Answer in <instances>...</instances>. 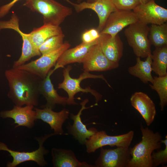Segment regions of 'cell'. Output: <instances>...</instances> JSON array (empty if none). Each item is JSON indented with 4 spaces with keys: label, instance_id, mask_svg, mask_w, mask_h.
<instances>
[{
    "label": "cell",
    "instance_id": "obj_5",
    "mask_svg": "<svg viewBox=\"0 0 167 167\" xmlns=\"http://www.w3.org/2000/svg\"><path fill=\"white\" fill-rule=\"evenodd\" d=\"M128 26L124 33L128 45L137 57L146 58L152 54L148 38L150 27L138 21Z\"/></svg>",
    "mask_w": 167,
    "mask_h": 167
},
{
    "label": "cell",
    "instance_id": "obj_2",
    "mask_svg": "<svg viewBox=\"0 0 167 167\" xmlns=\"http://www.w3.org/2000/svg\"><path fill=\"white\" fill-rule=\"evenodd\" d=\"M142 140L133 148H130L131 158L127 167H152V154L161 147L162 136L148 127L140 125Z\"/></svg>",
    "mask_w": 167,
    "mask_h": 167
},
{
    "label": "cell",
    "instance_id": "obj_25",
    "mask_svg": "<svg viewBox=\"0 0 167 167\" xmlns=\"http://www.w3.org/2000/svg\"><path fill=\"white\" fill-rule=\"evenodd\" d=\"M152 54V71L159 76L167 75V45L156 48Z\"/></svg>",
    "mask_w": 167,
    "mask_h": 167
},
{
    "label": "cell",
    "instance_id": "obj_29",
    "mask_svg": "<svg viewBox=\"0 0 167 167\" xmlns=\"http://www.w3.org/2000/svg\"><path fill=\"white\" fill-rule=\"evenodd\" d=\"M165 139L161 140V143H163L165 145L164 149L157 150L156 152L154 151L152 153V167H156L160 165H162L167 163V136H165Z\"/></svg>",
    "mask_w": 167,
    "mask_h": 167
},
{
    "label": "cell",
    "instance_id": "obj_19",
    "mask_svg": "<svg viewBox=\"0 0 167 167\" xmlns=\"http://www.w3.org/2000/svg\"><path fill=\"white\" fill-rule=\"evenodd\" d=\"M98 42L99 39L89 43L82 42L73 48L67 49L58 58L54 69L56 71L60 68H63L65 66L70 63H82L85 56L92 47Z\"/></svg>",
    "mask_w": 167,
    "mask_h": 167
},
{
    "label": "cell",
    "instance_id": "obj_24",
    "mask_svg": "<svg viewBox=\"0 0 167 167\" xmlns=\"http://www.w3.org/2000/svg\"><path fill=\"white\" fill-rule=\"evenodd\" d=\"M143 61L140 57H137L136 64L129 67L128 71L130 74L138 78L144 84H147L148 82L152 83L153 80L152 75V54L149 55Z\"/></svg>",
    "mask_w": 167,
    "mask_h": 167
},
{
    "label": "cell",
    "instance_id": "obj_10",
    "mask_svg": "<svg viewBox=\"0 0 167 167\" xmlns=\"http://www.w3.org/2000/svg\"><path fill=\"white\" fill-rule=\"evenodd\" d=\"M133 11L138 21L145 25L161 24L167 21V9L156 4L154 0L140 3Z\"/></svg>",
    "mask_w": 167,
    "mask_h": 167
},
{
    "label": "cell",
    "instance_id": "obj_6",
    "mask_svg": "<svg viewBox=\"0 0 167 167\" xmlns=\"http://www.w3.org/2000/svg\"><path fill=\"white\" fill-rule=\"evenodd\" d=\"M56 135L54 133L45 134L44 136L36 138L38 142L39 147L37 149L31 152H20L13 150L9 148L4 143L0 142V151L8 152L10 155L13 158L11 162H9L7 164L8 167H15L23 162L32 161L36 162L38 165L43 167L47 165L44 159V156L47 154L49 151L43 146L45 141L50 136Z\"/></svg>",
    "mask_w": 167,
    "mask_h": 167
},
{
    "label": "cell",
    "instance_id": "obj_8",
    "mask_svg": "<svg viewBox=\"0 0 167 167\" xmlns=\"http://www.w3.org/2000/svg\"><path fill=\"white\" fill-rule=\"evenodd\" d=\"M70 46L68 42H65L58 49L42 54L38 58L15 68L27 71L43 79L55 66L62 53Z\"/></svg>",
    "mask_w": 167,
    "mask_h": 167
},
{
    "label": "cell",
    "instance_id": "obj_16",
    "mask_svg": "<svg viewBox=\"0 0 167 167\" xmlns=\"http://www.w3.org/2000/svg\"><path fill=\"white\" fill-rule=\"evenodd\" d=\"M34 106L26 105L24 107L15 105L12 109L3 111L0 113V116L3 118H10L14 120V124H17L15 127L19 126L32 128L36 119V112L33 110Z\"/></svg>",
    "mask_w": 167,
    "mask_h": 167
},
{
    "label": "cell",
    "instance_id": "obj_12",
    "mask_svg": "<svg viewBox=\"0 0 167 167\" xmlns=\"http://www.w3.org/2000/svg\"><path fill=\"white\" fill-rule=\"evenodd\" d=\"M84 71H103L118 68L119 63L113 62L105 56L99 43L93 45L84 57L82 63Z\"/></svg>",
    "mask_w": 167,
    "mask_h": 167
},
{
    "label": "cell",
    "instance_id": "obj_20",
    "mask_svg": "<svg viewBox=\"0 0 167 167\" xmlns=\"http://www.w3.org/2000/svg\"><path fill=\"white\" fill-rule=\"evenodd\" d=\"M98 43L105 56L109 60L119 63L123 51V43L119 36L114 37L106 34H100Z\"/></svg>",
    "mask_w": 167,
    "mask_h": 167
},
{
    "label": "cell",
    "instance_id": "obj_9",
    "mask_svg": "<svg viewBox=\"0 0 167 167\" xmlns=\"http://www.w3.org/2000/svg\"><path fill=\"white\" fill-rule=\"evenodd\" d=\"M19 19L16 14L13 13L8 20H0V31L4 29H11L17 32L20 36L23 41L22 53L19 58L14 62L12 67L16 68L22 65L32 57L41 56L39 49L35 47L30 40L28 33L23 32L20 29Z\"/></svg>",
    "mask_w": 167,
    "mask_h": 167
},
{
    "label": "cell",
    "instance_id": "obj_35",
    "mask_svg": "<svg viewBox=\"0 0 167 167\" xmlns=\"http://www.w3.org/2000/svg\"><path fill=\"white\" fill-rule=\"evenodd\" d=\"M65 1H66L67 2H68L69 3V2L70 1V0H65Z\"/></svg>",
    "mask_w": 167,
    "mask_h": 167
},
{
    "label": "cell",
    "instance_id": "obj_23",
    "mask_svg": "<svg viewBox=\"0 0 167 167\" xmlns=\"http://www.w3.org/2000/svg\"><path fill=\"white\" fill-rule=\"evenodd\" d=\"M62 33L60 26L44 24L40 27L34 28L28 34L32 44L39 49V47L48 39Z\"/></svg>",
    "mask_w": 167,
    "mask_h": 167
},
{
    "label": "cell",
    "instance_id": "obj_27",
    "mask_svg": "<svg viewBox=\"0 0 167 167\" xmlns=\"http://www.w3.org/2000/svg\"><path fill=\"white\" fill-rule=\"evenodd\" d=\"M152 84H149L151 89L156 91L159 97V105L161 111L167 105V75L164 76H154Z\"/></svg>",
    "mask_w": 167,
    "mask_h": 167
},
{
    "label": "cell",
    "instance_id": "obj_28",
    "mask_svg": "<svg viewBox=\"0 0 167 167\" xmlns=\"http://www.w3.org/2000/svg\"><path fill=\"white\" fill-rule=\"evenodd\" d=\"M65 35L61 34L53 36L46 40L39 48L41 55L55 50L60 47L64 43Z\"/></svg>",
    "mask_w": 167,
    "mask_h": 167
},
{
    "label": "cell",
    "instance_id": "obj_34",
    "mask_svg": "<svg viewBox=\"0 0 167 167\" xmlns=\"http://www.w3.org/2000/svg\"><path fill=\"white\" fill-rule=\"evenodd\" d=\"M150 0H140L141 3H146Z\"/></svg>",
    "mask_w": 167,
    "mask_h": 167
},
{
    "label": "cell",
    "instance_id": "obj_30",
    "mask_svg": "<svg viewBox=\"0 0 167 167\" xmlns=\"http://www.w3.org/2000/svg\"><path fill=\"white\" fill-rule=\"evenodd\" d=\"M117 10H131L141 3L140 0H111Z\"/></svg>",
    "mask_w": 167,
    "mask_h": 167
},
{
    "label": "cell",
    "instance_id": "obj_7",
    "mask_svg": "<svg viewBox=\"0 0 167 167\" xmlns=\"http://www.w3.org/2000/svg\"><path fill=\"white\" fill-rule=\"evenodd\" d=\"M134 132L131 131L128 133L118 135H108L103 131H97L86 140L85 144L88 153L94 152L98 148L106 146L111 147H129L133 139Z\"/></svg>",
    "mask_w": 167,
    "mask_h": 167
},
{
    "label": "cell",
    "instance_id": "obj_17",
    "mask_svg": "<svg viewBox=\"0 0 167 167\" xmlns=\"http://www.w3.org/2000/svg\"><path fill=\"white\" fill-rule=\"evenodd\" d=\"M131 104L142 116L149 126L153 122L156 113L155 104L146 93L139 92L132 94L130 99Z\"/></svg>",
    "mask_w": 167,
    "mask_h": 167
},
{
    "label": "cell",
    "instance_id": "obj_33",
    "mask_svg": "<svg viewBox=\"0 0 167 167\" xmlns=\"http://www.w3.org/2000/svg\"><path fill=\"white\" fill-rule=\"evenodd\" d=\"M84 0H77V2L78 3H79L82 2ZM86 2H89V3H92L96 2L98 0H86Z\"/></svg>",
    "mask_w": 167,
    "mask_h": 167
},
{
    "label": "cell",
    "instance_id": "obj_26",
    "mask_svg": "<svg viewBox=\"0 0 167 167\" xmlns=\"http://www.w3.org/2000/svg\"><path fill=\"white\" fill-rule=\"evenodd\" d=\"M149 40L151 45L156 48L167 45V24H151Z\"/></svg>",
    "mask_w": 167,
    "mask_h": 167
},
{
    "label": "cell",
    "instance_id": "obj_13",
    "mask_svg": "<svg viewBox=\"0 0 167 167\" xmlns=\"http://www.w3.org/2000/svg\"><path fill=\"white\" fill-rule=\"evenodd\" d=\"M138 21L133 11L117 10L109 15L100 33L114 37L124 28Z\"/></svg>",
    "mask_w": 167,
    "mask_h": 167
},
{
    "label": "cell",
    "instance_id": "obj_18",
    "mask_svg": "<svg viewBox=\"0 0 167 167\" xmlns=\"http://www.w3.org/2000/svg\"><path fill=\"white\" fill-rule=\"evenodd\" d=\"M34 109L36 112V119H41L49 124L56 135L65 134L62 126L68 118L70 113L68 110L64 109L57 112L46 107H43L42 109L35 108Z\"/></svg>",
    "mask_w": 167,
    "mask_h": 167
},
{
    "label": "cell",
    "instance_id": "obj_14",
    "mask_svg": "<svg viewBox=\"0 0 167 167\" xmlns=\"http://www.w3.org/2000/svg\"><path fill=\"white\" fill-rule=\"evenodd\" d=\"M69 3L74 6L78 13L87 9L94 11L99 18V25L97 29L100 32L103 28L110 14L117 10L111 0H98L92 3L83 1L79 3H75L71 1Z\"/></svg>",
    "mask_w": 167,
    "mask_h": 167
},
{
    "label": "cell",
    "instance_id": "obj_32",
    "mask_svg": "<svg viewBox=\"0 0 167 167\" xmlns=\"http://www.w3.org/2000/svg\"><path fill=\"white\" fill-rule=\"evenodd\" d=\"M20 0H12L8 3L0 7V19L6 15L18 1Z\"/></svg>",
    "mask_w": 167,
    "mask_h": 167
},
{
    "label": "cell",
    "instance_id": "obj_1",
    "mask_svg": "<svg viewBox=\"0 0 167 167\" xmlns=\"http://www.w3.org/2000/svg\"><path fill=\"white\" fill-rule=\"evenodd\" d=\"M5 76L9 90L7 96L15 105H38L41 78L27 71L13 68L6 70Z\"/></svg>",
    "mask_w": 167,
    "mask_h": 167
},
{
    "label": "cell",
    "instance_id": "obj_15",
    "mask_svg": "<svg viewBox=\"0 0 167 167\" xmlns=\"http://www.w3.org/2000/svg\"><path fill=\"white\" fill-rule=\"evenodd\" d=\"M88 101V99H86L80 103L81 107L77 114L70 113L71 119L74 122L72 125L68 123L67 127L69 134L72 135L82 144H84L86 140L98 131L94 128H91L88 129L86 125L83 123L81 120V116L83 110L98 105V104L96 103L88 107H86L85 105Z\"/></svg>",
    "mask_w": 167,
    "mask_h": 167
},
{
    "label": "cell",
    "instance_id": "obj_3",
    "mask_svg": "<svg viewBox=\"0 0 167 167\" xmlns=\"http://www.w3.org/2000/svg\"><path fill=\"white\" fill-rule=\"evenodd\" d=\"M23 5L41 15L44 24L60 26L72 13L71 8L54 0H25Z\"/></svg>",
    "mask_w": 167,
    "mask_h": 167
},
{
    "label": "cell",
    "instance_id": "obj_4",
    "mask_svg": "<svg viewBox=\"0 0 167 167\" xmlns=\"http://www.w3.org/2000/svg\"><path fill=\"white\" fill-rule=\"evenodd\" d=\"M72 68L71 66L69 65L64 69L63 71V80L62 83L58 84V88L63 89L67 93L68 95L67 100V105L77 104L75 101L74 96L76 94L80 92L91 93L95 97L96 103L98 104V102L101 100L102 95L96 90L92 89L89 86L85 88L80 86L81 82L84 79L88 78L101 79L104 80L109 87L112 88L102 75H93L89 72L84 71L79 78H72L70 75V72Z\"/></svg>",
    "mask_w": 167,
    "mask_h": 167
},
{
    "label": "cell",
    "instance_id": "obj_11",
    "mask_svg": "<svg viewBox=\"0 0 167 167\" xmlns=\"http://www.w3.org/2000/svg\"><path fill=\"white\" fill-rule=\"evenodd\" d=\"M101 148L100 154L95 162L96 167H127L131 156L130 148L114 149Z\"/></svg>",
    "mask_w": 167,
    "mask_h": 167
},
{
    "label": "cell",
    "instance_id": "obj_22",
    "mask_svg": "<svg viewBox=\"0 0 167 167\" xmlns=\"http://www.w3.org/2000/svg\"><path fill=\"white\" fill-rule=\"evenodd\" d=\"M51 152L52 162L54 167H96L86 162L79 161L71 150L53 148Z\"/></svg>",
    "mask_w": 167,
    "mask_h": 167
},
{
    "label": "cell",
    "instance_id": "obj_31",
    "mask_svg": "<svg viewBox=\"0 0 167 167\" xmlns=\"http://www.w3.org/2000/svg\"><path fill=\"white\" fill-rule=\"evenodd\" d=\"M100 35V32L97 29H90L84 32L82 34V42L89 43L95 41L99 39Z\"/></svg>",
    "mask_w": 167,
    "mask_h": 167
},
{
    "label": "cell",
    "instance_id": "obj_21",
    "mask_svg": "<svg viewBox=\"0 0 167 167\" xmlns=\"http://www.w3.org/2000/svg\"><path fill=\"white\" fill-rule=\"evenodd\" d=\"M55 71L51 69L46 77L41 81L39 86L40 94L45 98L46 104L42 107L53 109L58 105L65 106L67 104V97H62L58 95L50 79V76Z\"/></svg>",
    "mask_w": 167,
    "mask_h": 167
}]
</instances>
